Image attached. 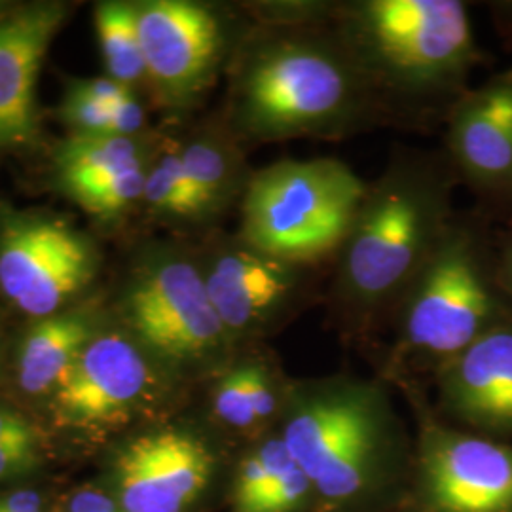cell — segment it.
<instances>
[{"instance_id": "10", "label": "cell", "mask_w": 512, "mask_h": 512, "mask_svg": "<svg viewBox=\"0 0 512 512\" xmlns=\"http://www.w3.org/2000/svg\"><path fill=\"white\" fill-rule=\"evenodd\" d=\"M147 78L167 105L196 101L219 73L228 33L215 8L190 0L135 6Z\"/></svg>"}, {"instance_id": "15", "label": "cell", "mask_w": 512, "mask_h": 512, "mask_svg": "<svg viewBox=\"0 0 512 512\" xmlns=\"http://www.w3.org/2000/svg\"><path fill=\"white\" fill-rule=\"evenodd\" d=\"M440 418L482 437L512 439V321L433 372Z\"/></svg>"}, {"instance_id": "22", "label": "cell", "mask_w": 512, "mask_h": 512, "mask_svg": "<svg viewBox=\"0 0 512 512\" xmlns=\"http://www.w3.org/2000/svg\"><path fill=\"white\" fill-rule=\"evenodd\" d=\"M143 202L156 215L184 222H202L198 200L186 179L179 147L164 150L148 167Z\"/></svg>"}, {"instance_id": "21", "label": "cell", "mask_w": 512, "mask_h": 512, "mask_svg": "<svg viewBox=\"0 0 512 512\" xmlns=\"http://www.w3.org/2000/svg\"><path fill=\"white\" fill-rule=\"evenodd\" d=\"M293 456L277 429L249 442L232 478V512H256Z\"/></svg>"}, {"instance_id": "4", "label": "cell", "mask_w": 512, "mask_h": 512, "mask_svg": "<svg viewBox=\"0 0 512 512\" xmlns=\"http://www.w3.org/2000/svg\"><path fill=\"white\" fill-rule=\"evenodd\" d=\"M329 25L365 76L387 126L444 122L484 61L459 0L334 2Z\"/></svg>"}, {"instance_id": "31", "label": "cell", "mask_w": 512, "mask_h": 512, "mask_svg": "<svg viewBox=\"0 0 512 512\" xmlns=\"http://www.w3.org/2000/svg\"><path fill=\"white\" fill-rule=\"evenodd\" d=\"M33 433H35V429L31 427V423H27L23 416H19L18 412L0 408V442L21 439V437H27Z\"/></svg>"}, {"instance_id": "28", "label": "cell", "mask_w": 512, "mask_h": 512, "mask_svg": "<svg viewBox=\"0 0 512 512\" xmlns=\"http://www.w3.org/2000/svg\"><path fill=\"white\" fill-rule=\"evenodd\" d=\"M67 512H126L118 499L97 490V488H82L76 490L71 499Z\"/></svg>"}, {"instance_id": "30", "label": "cell", "mask_w": 512, "mask_h": 512, "mask_svg": "<svg viewBox=\"0 0 512 512\" xmlns=\"http://www.w3.org/2000/svg\"><path fill=\"white\" fill-rule=\"evenodd\" d=\"M495 260L499 287L512 304V230L495 241Z\"/></svg>"}, {"instance_id": "16", "label": "cell", "mask_w": 512, "mask_h": 512, "mask_svg": "<svg viewBox=\"0 0 512 512\" xmlns=\"http://www.w3.org/2000/svg\"><path fill=\"white\" fill-rule=\"evenodd\" d=\"M65 16L44 4L0 19V147L29 143L37 133L38 71Z\"/></svg>"}, {"instance_id": "13", "label": "cell", "mask_w": 512, "mask_h": 512, "mask_svg": "<svg viewBox=\"0 0 512 512\" xmlns=\"http://www.w3.org/2000/svg\"><path fill=\"white\" fill-rule=\"evenodd\" d=\"M444 126V154L459 183L512 217V69L461 95Z\"/></svg>"}, {"instance_id": "23", "label": "cell", "mask_w": 512, "mask_h": 512, "mask_svg": "<svg viewBox=\"0 0 512 512\" xmlns=\"http://www.w3.org/2000/svg\"><path fill=\"white\" fill-rule=\"evenodd\" d=\"M211 410L222 427L249 439V442L266 435L256 420L243 353L220 370L211 391Z\"/></svg>"}, {"instance_id": "12", "label": "cell", "mask_w": 512, "mask_h": 512, "mask_svg": "<svg viewBox=\"0 0 512 512\" xmlns=\"http://www.w3.org/2000/svg\"><path fill=\"white\" fill-rule=\"evenodd\" d=\"M148 355L118 332L92 338L55 387L57 418L74 427H97L126 420L152 403L160 378Z\"/></svg>"}, {"instance_id": "27", "label": "cell", "mask_w": 512, "mask_h": 512, "mask_svg": "<svg viewBox=\"0 0 512 512\" xmlns=\"http://www.w3.org/2000/svg\"><path fill=\"white\" fill-rule=\"evenodd\" d=\"M145 126V110L137 97L129 92L110 107V135L137 137Z\"/></svg>"}, {"instance_id": "14", "label": "cell", "mask_w": 512, "mask_h": 512, "mask_svg": "<svg viewBox=\"0 0 512 512\" xmlns=\"http://www.w3.org/2000/svg\"><path fill=\"white\" fill-rule=\"evenodd\" d=\"M88 243L59 222L25 220L0 241V287L31 317H52L92 279Z\"/></svg>"}, {"instance_id": "1", "label": "cell", "mask_w": 512, "mask_h": 512, "mask_svg": "<svg viewBox=\"0 0 512 512\" xmlns=\"http://www.w3.org/2000/svg\"><path fill=\"white\" fill-rule=\"evenodd\" d=\"M277 433L310 480L315 512H399L414 439L384 378H291Z\"/></svg>"}, {"instance_id": "19", "label": "cell", "mask_w": 512, "mask_h": 512, "mask_svg": "<svg viewBox=\"0 0 512 512\" xmlns=\"http://www.w3.org/2000/svg\"><path fill=\"white\" fill-rule=\"evenodd\" d=\"M147 162L137 137L122 135H76L57 154L61 181L78 196L107 183L133 165Z\"/></svg>"}, {"instance_id": "32", "label": "cell", "mask_w": 512, "mask_h": 512, "mask_svg": "<svg viewBox=\"0 0 512 512\" xmlns=\"http://www.w3.org/2000/svg\"><path fill=\"white\" fill-rule=\"evenodd\" d=\"M0 512H42V499L33 490H18L0 499Z\"/></svg>"}, {"instance_id": "7", "label": "cell", "mask_w": 512, "mask_h": 512, "mask_svg": "<svg viewBox=\"0 0 512 512\" xmlns=\"http://www.w3.org/2000/svg\"><path fill=\"white\" fill-rule=\"evenodd\" d=\"M414 410L412 471L399 512H512V444L440 418L412 378L393 380Z\"/></svg>"}, {"instance_id": "20", "label": "cell", "mask_w": 512, "mask_h": 512, "mask_svg": "<svg viewBox=\"0 0 512 512\" xmlns=\"http://www.w3.org/2000/svg\"><path fill=\"white\" fill-rule=\"evenodd\" d=\"M97 37L107 61L109 78L128 86L147 78V65L137 31L135 6L109 2L99 6Z\"/></svg>"}, {"instance_id": "11", "label": "cell", "mask_w": 512, "mask_h": 512, "mask_svg": "<svg viewBox=\"0 0 512 512\" xmlns=\"http://www.w3.org/2000/svg\"><path fill=\"white\" fill-rule=\"evenodd\" d=\"M219 458L202 435L156 427L122 448L114 465L116 499L126 512H192L211 488Z\"/></svg>"}, {"instance_id": "9", "label": "cell", "mask_w": 512, "mask_h": 512, "mask_svg": "<svg viewBox=\"0 0 512 512\" xmlns=\"http://www.w3.org/2000/svg\"><path fill=\"white\" fill-rule=\"evenodd\" d=\"M200 264L209 298L238 349L274 336L319 298L317 266L270 255L241 236Z\"/></svg>"}, {"instance_id": "26", "label": "cell", "mask_w": 512, "mask_h": 512, "mask_svg": "<svg viewBox=\"0 0 512 512\" xmlns=\"http://www.w3.org/2000/svg\"><path fill=\"white\" fill-rule=\"evenodd\" d=\"M38 459L37 433L0 442V480L29 471Z\"/></svg>"}, {"instance_id": "8", "label": "cell", "mask_w": 512, "mask_h": 512, "mask_svg": "<svg viewBox=\"0 0 512 512\" xmlns=\"http://www.w3.org/2000/svg\"><path fill=\"white\" fill-rule=\"evenodd\" d=\"M126 319L135 340L175 368L220 372L238 351L209 298L202 264L188 256L162 253L148 262L126 294Z\"/></svg>"}, {"instance_id": "3", "label": "cell", "mask_w": 512, "mask_h": 512, "mask_svg": "<svg viewBox=\"0 0 512 512\" xmlns=\"http://www.w3.org/2000/svg\"><path fill=\"white\" fill-rule=\"evenodd\" d=\"M234 128L251 143L340 141L385 124L348 50L325 25H258L239 50Z\"/></svg>"}, {"instance_id": "18", "label": "cell", "mask_w": 512, "mask_h": 512, "mask_svg": "<svg viewBox=\"0 0 512 512\" xmlns=\"http://www.w3.org/2000/svg\"><path fill=\"white\" fill-rule=\"evenodd\" d=\"M186 179L198 200L203 220L213 219L236 198H243L253 171L232 141L219 135H200L179 147Z\"/></svg>"}, {"instance_id": "29", "label": "cell", "mask_w": 512, "mask_h": 512, "mask_svg": "<svg viewBox=\"0 0 512 512\" xmlns=\"http://www.w3.org/2000/svg\"><path fill=\"white\" fill-rule=\"evenodd\" d=\"M76 92L84 93L86 97H90L97 103H103L107 107H112L116 101H120L124 95H128L131 90L128 86L112 80V78H93L86 80L74 86Z\"/></svg>"}, {"instance_id": "5", "label": "cell", "mask_w": 512, "mask_h": 512, "mask_svg": "<svg viewBox=\"0 0 512 512\" xmlns=\"http://www.w3.org/2000/svg\"><path fill=\"white\" fill-rule=\"evenodd\" d=\"M391 321L395 349L387 380L408 376L410 368L435 372L486 332L511 323L495 241L480 220L456 215Z\"/></svg>"}, {"instance_id": "25", "label": "cell", "mask_w": 512, "mask_h": 512, "mask_svg": "<svg viewBox=\"0 0 512 512\" xmlns=\"http://www.w3.org/2000/svg\"><path fill=\"white\" fill-rule=\"evenodd\" d=\"M65 116L74 128L80 129V135L110 133V107L93 101L84 93L73 90L65 105Z\"/></svg>"}, {"instance_id": "6", "label": "cell", "mask_w": 512, "mask_h": 512, "mask_svg": "<svg viewBox=\"0 0 512 512\" xmlns=\"http://www.w3.org/2000/svg\"><path fill=\"white\" fill-rule=\"evenodd\" d=\"M365 183L338 158L281 160L253 171L239 236L270 255L321 268L348 238Z\"/></svg>"}, {"instance_id": "2", "label": "cell", "mask_w": 512, "mask_h": 512, "mask_svg": "<svg viewBox=\"0 0 512 512\" xmlns=\"http://www.w3.org/2000/svg\"><path fill=\"white\" fill-rule=\"evenodd\" d=\"M459 179L442 152L399 150L365 198L334 258L330 315L348 336L365 338L391 321L414 279L456 219Z\"/></svg>"}, {"instance_id": "17", "label": "cell", "mask_w": 512, "mask_h": 512, "mask_svg": "<svg viewBox=\"0 0 512 512\" xmlns=\"http://www.w3.org/2000/svg\"><path fill=\"white\" fill-rule=\"evenodd\" d=\"M92 340L84 315H52L31 330L19 351V384L29 395L57 387L78 353Z\"/></svg>"}, {"instance_id": "24", "label": "cell", "mask_w": 512, "mask_h": 512, "mask_svg": "<svg viewBox=\"0 0 512 512\" xmlns=\"http://www.w3.org/2000/svg\"><path fill=\"white\" fill-rule=\"evenodd\" d=\"M150 164L152 162L147 160V162L133 165L107 183L95 186L92 190H86L74 198L93 213L118 215L124 209H128L129 205L143 202Z\"/></svg>"}]
</instances>
